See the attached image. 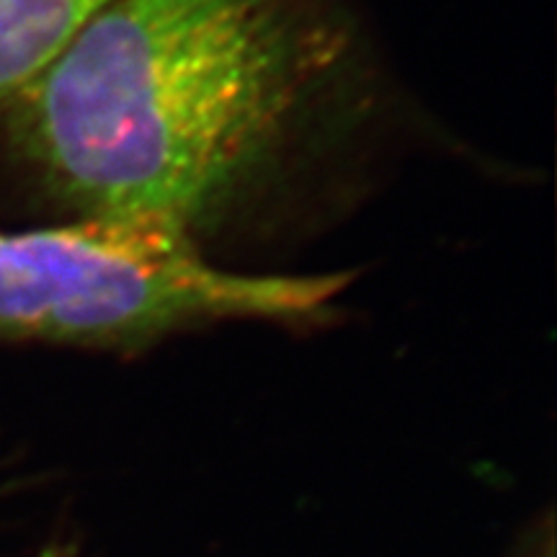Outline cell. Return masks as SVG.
Segmentation results:
<instances>
[{
	"instance_id": "obj_1",
	"label": "cell",
	"mask_w": 557,
	"mask_h": 557,
	"mask_svg": "<svg viewBox=\"0 0 557 557\" xmlns=\"http://www.w3.org/2000/svg\"><path fill=\"white\" fill-rule=\"evenodd\" d=\"M346 0H109L13 99L21 158L73 214L199 243L357 127Z\"/></svg>"
},
{
	"instance_id": "obj_2",
	"label": "cell",
	"mask_w": 557,
	"mask_h": 557,
	"mask_svg": "<svg viewBox=\"0 0 557 557\" xmlns=\"http://www.w3.org/2000/svg\"><path fill=\"white\" fill-rule=\"evenodd\" d=\"M348 284V271L220 267L158 220L75 214L0 235V338L127 348L222 320H310Z\"/></svg>"
},
{
	"instance_id": "obj_3",
	"label": "cell",
	"mask_w": 557,
	"mask_h": 557,
	"mask_svg": "<svg viewBox=\"0 0 557 557\" xmlns=\"http://www.w3.org/2000/svg\"><path fill=\"white\" fill-rule=\"evenodd\" d=\"M109 0H0V101L52 65Z\"/></svg>"
},
{
	"instance_id": "obj_4",
	"label": "cell",
	"mask_w": 557,
	"mask_h": 557,
	"mask_svg": "<svg viewBox=\"0 0 557 557\" xmlns=\"http://www.w3.org/2000/svg\"><path fill=\"white\" fill-rule=\"evenodd\" d=\"M39 557H75V555H73V549L65 545H54V547H47Z\"/></svg>"
}]
</instances>
